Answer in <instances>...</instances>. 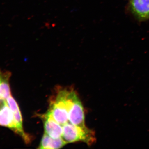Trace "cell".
<instances>
[{"label":"cell","instance_id":"cell-7","mask_svg":"<svg viewBox=\"0 0 149 149\" xmlns=\"http://www.w3.org/2000/svg\"><path fill=\"white\" fill-rule=\"evenodd\" d=\"M0 125L10 129L17 134V128L13 113L7 104L0 109Z\"/></svg>","mask_w":149,"mask_h":149},{"label":"cell","instance_id":"cell-8","mask_svg":"<svg viewBox=\"0 0 149 149\" xmlns=\"http://www.w3.org/2000/svg\"><path fill=\"white\" fill-rule=\"evenodd\" d=\"M67 143L62 138L54 139L45 133L38 148L45 149H60L64 146Z\"/></svg>","mask_w":149,"mask_h":149},{"label":"cell","instance_id":"cell-6","mask_svg":"<svg viewBox=\"0 0 149 149\" xmlns=\"http://www.w3.org/2000/svg\"><path fill=\"white\" fill-rule=\"evenodd\" d=\"M45 133L54 139H58L62 135L63 126L58 123L48 111L42 116Z\"/></svg>","mask_w":149,"mask_h":149},{"label":"cell","instance_id":"cell-2","mask_svg":"<svg viewBox=\"0 0 149 149\" xmlns=\"http://www.w3.org/2000/svg\"><path fill=\"white\" fill-rule=\"evenodd\" d=\"M62 138L67 143L83 142L88 146H92L96 143L95 133L94 130L73 125L67 123L63 126Z\"/></svg>","mask_w":149,"mask_h":149},{"label":"cell","instance_id":"cell-1","mask_svg":"<svg viewBox=\"0 0 149 149\" xmlns=\"http://www.w3.org/2000/svg\"><path fill=\"white\" fill-rule=\"evenodd\" d=\"M77 96L73 90L63 89L59 91L56 98L51 102L49 111L62 126L68 122V113Z\"/></svg>","mask_w":149,"mask_h":149},{"label":"cell","instance_id":"cell-9","mask_svg":"<svg viewBox=\"0 0 149 149\" xmlns=\"http://www.w3.org/2000/svg\"><path fill=\"white\" fill-rule=\"evenodd\" d=\"M10 72L0 70V99L6 100L11 95L10 85Z\"/></svg>","mask_w":149,"mask_h":149},{"label":"cell","instance_id":"cell-5","mask_svg":"<svg viewBox=\"0 0 149 149\" xmlns=\"http://www.w3.org/2000/svg\"><path fill=\"white\" fill-rule=\"evenodd\" d=\"M68 120L73 125L83 128L86 127L83 104L77 96L70 109Z\"/></svg>","mask_w":149,"mask_h":149},{"label":"cell","instance_id":"cell-3","mask_svg":"<svg viewBox=\"0 0 149 149\" xmlns=\"http://www.w3.org/2000/svg\"><path fill=\"white\" fill-rule=\"evenodd\" d=\"M128 8L138 21L149 19V0H129Z\"/></svg>","mask_w":149,"mask_h":149},{"label":"cell","instance_id":"cell-4","mask_svg":"<svg viewBox=\"0 0 149 149\" xmlns=\"http://www.w3.org/2000/svg\"><path fill=\"white\" fill-rule=\"evenodd\" d=\"M7 102L13 113L18 131L17 134L21 136L25 143H28L31 141V137L25 133L23 129L22 116L18 104L12 95L7 99Z\"/></svg>","mask_w":149,"mask_h":149}]
</instances>
